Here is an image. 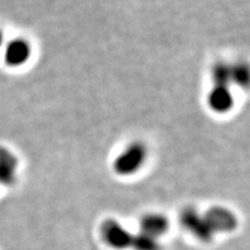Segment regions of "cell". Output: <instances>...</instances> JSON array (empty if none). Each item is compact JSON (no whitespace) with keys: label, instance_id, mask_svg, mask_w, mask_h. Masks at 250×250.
Wrapping results in <instances>:
<instances>
[{"label":"cell","instance_id":"6da1fadb","mask_svg":"<svg viewBox=\"0 0 250 250\" xmlns=\"http://www.w3.org/2000/svg\"><path fill=\"white\" fill-rule=\"evenodd\" d=\"M145 159V146L142 143H132L117 156L114 162V170L122 176L131 175L142 167Z\"/></svg>","mask_w":250,"mask_h":250},{"label":"cell","instance_id":"7a4b0ae2","mask_svg":"<svg viewBox=\"0 0 250 250\" xmlns=\"http://www.w3.org/2000/svg\"><path fill=\"white\" fill-rule=\"evenodd\" d=\"M103 241L112 249L123 250L131 247L132 234L115 219H107L101 225Z\"/></svg>","mask_w":250,"mask_h":250},{"label":"cell","instance_id":"3957f363","mask_svg":"<svg viewBox=\"0 0 250 250\" xmlns=\"http://www.w3.org/2000/svg\"><path fill=\"white\" fill-rule=\"evenodd\" d=\"M213 233H229L237 227V218L232 211L221 206L208 208L203 214Z\"/></svg>","mask_w":250,"mask_h":250},{"label":"cell","instance_id":"277c9868","mask_svg":"<svg viewBox=\"0 0 250 250\" xmlns=\"http://www.w3.org/2000/svg\"><path fill=\"white\" fill-rule=\"evenodd\" d=\"M181 224L188 232L196 236L199 241L210 242L213 239L214 233L208 227L204 217L193 208H188L182 211V213H181Z\"/></svg>","mask_w":250,"mask_h":250},{"label":"cell","instance_id":"5b68a950","mask_svg":"<svg viewBox=\"0 0 250 250\" xmlns=\"http://www.w3.org/2000/svg\"><path fill=\"white\" fill-rule=\"evenodd\" d=\"M30 45L27 41L15 39L8 43L5 48L4 58L8 66L17 67L24 64L30 57Z\"/></svg>","mask_w":250,"mask_h":250},{"label":"cell","instance_id":"8992f818","mask_svg":"<svg viewBox=\"0 0 250 250\" xmlns=\"http://www.w3.org/2000/svg\"><path fill=\"white\" fill-rule=\"evenodd\" d=\"M18 159L6 147L0 146V184L5 187L13 186L17 177Z\"/></svg>","mask_w":250,"mask_h":250},{"label":"cell","instance_id":"52a82bcc","mask_svg":"<svg viewBox=\"0 0 250 250\" xmlns=\"http://www.w3.org/2000/svg\"><path fill=\"white\" fill-rule=\"evenodd\" d=\"M169 228V221L165 215L159 213H148L140 220V232L148 234L159 239L166 234Z\"/></svg>","mask_w":250,"mask_h":250},{"label":"cell","instance_id":"ba28073f","mask_svg":"<svg viewBox=\"0 0 250 250\" xmlns=\"http://www.w3.org/2000/svg\"><path fill=\"white\" fill-rule=\"evenodd\" d=\"M208 103L212 110L223 114L233 107L234 99L228 87L214 86V88H212L210 94H208Z\"/></svg>","mask_w":250,"mask_h":250},{"label":"cell","instance_id":"9c48e42d","mask_svg":"<svg viewBox=\"0 0 250 250\" xmlns=\"http://www.w3.org/2000/svg\"><path fill=\"white\" fill-rule=\"evenodd\" d=\"M131 248L134 250H161L162 247L159 239L148 235V234L139 232L132 236Z\"/></svg>","mask_w":250,"mask_h":250},{"label":"cell","instance_id":"30bf717a","mask_svg":"<svg viewBox=\"0 0 250 250\" xmlns=\"http://www.w3.org/2000/svg\"><path fill=\"white\" fill-rule=\"evenodd\" d=\"M212 78L215 86H226L232 80V66L225 62H218L212 68Z\"/></svg>","mask_w":250,"mask_h":250},{"label":"cell","instance_id":"8fae6325","mask_svg":"<svg viewBox=\"0 0 250 250\" xmlns=\"http://www.w3.org/2000/svg\"><path fill=\"white\" fill-rule=\"evenodd\" d=\"M232 80L239 86L246 87L249 83V68L246 64H236L232 66Z\"/></svg>","mask_w":250,"mask_h":250},{"label":"cell","instance_id":"7c38bea8","mask_svg":"<svg viewBox=\"0 0 250 250\" xmlns=\"http://www.w3.org/2000/svg\"><path fill=\"white\" fill-rule=\"evenodd\" d=\"M1 44H2V33L0 31V46H1Z\"/></svg>","mask_w":250,"mask_h":250}]
</instances>
